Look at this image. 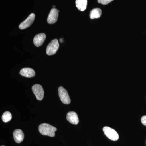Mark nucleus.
Instances as JSON below:
<instances>
[{
	"mask_svg": "<svg viewBox=\"0 0 146 146\" xmlns=\"http://www.w3.org/2000/svg\"><path fill=\"white\" fill-rule=\"evenodd\" d=\"M39 130L42 135L53 137L55 136L57 129L48 124L43 123L39 126Z\"/></svg>",
	"mask_w": 146,
	"mask_h": 146,
	"instance_id": "nucleus-1",
	"label": "nucleus"
},
{
	"mask_svg": "<svg viewBox=\"0 0 146 146\" xmlns=\"http://www.w3.org/2000/svg\"><path fill=\"white\" fill-rule=\"evenodd\" d=\"M103 131L105 135L110 140L113 141H117L119 138V135L117 132L109 127L105 126L103 128Z\"/></svg>",
	"mask_w": 146,
	"mask_h": 146,
	"instance_id": "nucleus-2",
	"label": "nucleus"
},
{
	"mask_svg": "<svg viewBox=\"0 0 146 146\" xmlns=\"http://www.w3.org/2000/svg\"><path fill=\"white\" fill-rule=\"evenodd\" d=\"M58 95L61 102L64 104H69L71 103V99L68 91L62 86L58 89Z\"/></svg>",
	"mask_w": 146,
	"mask_h": 146,
	"instance_id": "nucleus-3",
	"label": "nucleus"
},
{
	"mask_svg": "<svg viewBox=\"0 0 146 146\" xmlns=\"http://www.w3.org/2000/svg\"><path fill=\"white\" fill-rule=\"evenodd\" d=\"M59 43L57 39L52 40L47 47V54L48 55H52L55 54L59 48Z\"/></svg>",
	"mask_w": 146,
	"mask_h": 146,
	"instance_id": "nucleus-4",
	"label": "nucleus"
},
{
	"mask_svg": "<svg viewBox=\"0 0 146 146\" xmlns=\"http://www.w3.org/2000/svg\"><path fill=\"white\" fill-rule=\"evenodd\" d=\"M33 92L36 97V99L41 101L43 100L44 97V89L41 85L39 84H35L32 88Z\"/></svg>",
	"mask_w": 146,
	"mask_h": 146,
	"instance_id": "nucleus-5",
	"label": "nucleus"
},
{
	"mask_svg": "<svg viewBox=\"0 0 146 146\" xmlns=\"http://www.w3.org/2000/svg\"><path fill=\"white\" fill-rule=\"evenodd\" d=\"M35 19V15L34 13H31L25 21L21 23L19 25V28L21 29H24L29 27L33 23Z\"/></svg>",
	"mask_w": 146,
	"mask_h": 146,
	"instance_id": "nucleus-6",
	"label": "nucleus"
},
{
	"mask_svg": "<svg viewBox=\"0 0 146 146\" xmlns=\"http://www.w3.org/2000/svg\"><path fill=\"white\" fill-rule=\"evenodd\" d=\"M59 12V11L56 8H52L47 18V21L49 24H54L57 21Z\"/></svg>",
	"mask_w": 146,
	"mask_h": 146,
	"instance_id": "nucleus-7",
	"label": "nucleus"
},
{
	"mask_svg": "<svg viewBox=\"0 0 146 146\" xmlns=\"http://www.w3.org/2000/svg\"><path fill=\"white\" fill-rule=\"evenodd\" d=\"M46 35L44 33L36 35L33 39V43L36 47L41 46L44 42Z\"/></svg>",
	"mask_w": 146,
	"mask_h": 146,
	"instance_id": "nucleus-8",
	"label": "nucleus"
},
{
	"mask_svg": "<svg viewBox=\"0 0 146 146\" xmlns=\"http://www.w3.org/2000/svg\"><path fill=\"white\" fill-rule=\"evenodd\" d=\"M66 119L69 122L74 125L78 124L79 121L78 116L74 112H68L66 116Z\"/></svg>",
	"mask_w": 146,
	"mask_h": 146,
	"instance_id": "nucleus-9",
	"label": "nucleus"
},
{
	"mask_svg": "<svg viewBox=\"0 0 146 146\" xmlns=\"http://www.w3.org/2000/svg\"><path fill=\"white\" fill-rule=\"evenodd\" d=\"M20 74L27 78H31L35 75V72L33 69L29 68H24L20 72Z\"/></svg>",
	"mask_w": 146,
	"mask_h": 146,
	"instance_id": "nucleus-10",
	"label": "nucleus"
},
{
	"mask_svg": "<svg viewBox=\"0 0 146 146\" xmlns=\"http://www.w3.org/2000/svg\"><path fill=\"white\" fill-rule=\"evenodd\" d=\"M14 141L17 143H20L23 142L24 138V134L23 131L20 129H16L13 133Z\"/></svg>",
	"mask_w": 146,
	"mask_h": 146,
	"instance_id": "nucleus-11",
	"label": "nucleus"
},
{
	"mask_svg": "<svg viewBox=\"0 0 146 146\" xmlns=\"http://www.w3.org/2000/svg\"><path fill=\"white\" fill-rule=\"evenodd\" d=\"M87 0H76V6L79 10L84 11L86 9L87 7Z\"/></svg>",
	"mask_w": 146,
	"mask_h": 146,
	"instance_id": "nucleus-12",
	"label": "nucleus"
},
{
	"mask_svg": "<svg viewBox=\"0 0 146 146\" xmlns=\"http://www.w3.org/2000/svg\"><path fill=\"white\" fill-rule=\"evenodd\" d=\"M102 11L100 8H94L91 11L90 13V17L91 19L99 18L101 16Z\"/></svg>",
	"mask_w": 146,
	"mask_h": 146,
	"instance_id": "nucleus-13",
	"label": "nucleus"
},
{
	"mask_svg": "<svg viewBox=\"0 0 146 146\" xmlns=\"http://www.w3.org/2000/svg\"><path fill=\"white\" fill-rule=\"evenodd\" d=\"M12 119V115L10 112L6 111L3 114L2 119L3 121L5 123H7L9 121Z\"/></svg>",
	"mask_w": 146,
	"mask_h": 146,
	"instance_id": "nucleus-14",
	"label": "nucleus"
},
{
	"mask_svg": "<svg viewBox=\"0 0 146 146\" xmlns=\"http://www.w3.org/2000/svg\"><path fill=\"white\" fill-rule=\"evenodd\" d=\"M114 0H98V3L102 4L104 5L108 4L110 3L112 1Z\"/></svg>",
	"mask_w": 146,
	"mask_h": 146,
	"instance_id": "nucleus-15",
	"label": "nucleus"
},
{
	"mask_svg": "<svg viewBox=\"0 0 146 146\" xmlns=\"http://www.w3.org/2000/svg\"><path fill=\"white\" fill-rule=\"evenodd\" d=\"M141 122L144 125L146 126V116H143L141 119Z\"/></svg>",
	"mask_w": 146,
	"mask_h": 146,
	"instance_id": "nucleus-16",
	"label": "nucleus"
},
{
	"mask_svg": "<svg viewBox=\"0 0 146 146\" xmlns=\"http://www.w3.org/2000/svg\"><path fill=\"white\" fill-rule=\"evenodd\" d=\"M60 42H61V43H62V42H63V39H60Z\"/></svg>",
	"mask_w": 146,
	"mask_h": 146,
	"instance_id": "nucleus-17",
	"label": "nucleus"
},
{
	"mask_svg": "<svg viewBox=\"0 0 146 146\" xmlns=\"http://www.w3.org/2000/svg\"></svg>",
	"mask_w": 146,
	"mask_h": 146,
	"instance_id": "nucleus-18",
	"label": "nucleus"
}]
</instances>
